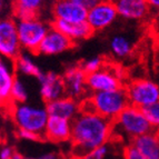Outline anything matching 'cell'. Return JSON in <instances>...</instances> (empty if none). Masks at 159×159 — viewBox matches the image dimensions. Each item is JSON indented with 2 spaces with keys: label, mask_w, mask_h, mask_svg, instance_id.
<instances>
[{
  "label": "cell",
  "mask_w": 159,
  "mask_h": 159,
  "mask_svg": "<svg viewBox=\"0 0 159 159\" xmlns=\"http://www.w3.org/2000/svg\"><path fill=\"white\" fill-rule=\"evenodd\" d=\"M52 27L66 34L69 39H71L74 43L81 41L90 38L95 31L93 30L87 21L84 22H68L64 20H57L53 19Z\"/></svg>",
  "instance_id": "ac0fdd59"
},
{
  "label": "cell",
  "mask_w": 159,
  "mask_h": 159,
  "mask_svg": "<svg viewBox=\"0 0 159 159\" xmlns=\"http://www.w3.org/2000/svg\"><path fill=\"white\" fill-rule=\"evenodd\" d=\"M117 9L118 16L127 20L138 21L146 18L149 12L147 0H111Z\"/></svg>",
  "instance_id": "9a60e30c"
},
{
  "label": "cell",
  "mask_w": 159,
  "mask_h": 159,
  "mask_svg": "<svg viewBox=\"0 0 159 159\" xmlns=\"http://www.w3.org/2000/svg\"><path fill=\"white\" fill-rule=\"evenodd\" d=\"M28 100V90L25 84L20 79L16 78L11 90V103L27 102Z\"/></svg>",
  "instance_id": "603a6c76"
},
{
  "label": "cell",
  "mask_w": 159,
  "mask_h": 159,
  "mask_svg": "<svg viewBox=\"0 0 159 159\" xmlns=\"http://www.w3.org/2000/svg\"><path fill=\"white\" fill-rule=\"evenodd\" d=\"M131 106L145 109L159 102V85L150 79H137L126 88Z\"/></svg>",
  "instance_id": "8992f818"
},
{
  "label": "cell",
  "mask_w": 159,
  "mask_h": 159,
  "mask_svg": "<svg viewBox=\"0 0 159 159\" xmlns=\"http://www.w3.org/2000/svg\"><path fill=\"white\" fill-rule=\"evenodd\" d=\"M147 2L151 9L159 11V0H147Z\"/></svg>",
  "instance_id": "1f68e13d"
},
{
  "label": "cell",
  "mask_w": 159,
  "mask_h": 159,
  "mask_svg": "<svg viewBox=\"0 0 159 159\" xmlns=\"http://www.w3.org/2000/svg\"><path fill=\"white\" fill-rule=\"evenodd\" d=\"M133 48L134 43H131V40L122 34L115 36L110 41V51L115 57L119 59L129 56L133 52Z\"/></svg>",
  "instance_id": "7402d4cb"
},
{
  "label": "cell",
  "mask_w": 159,
  "mask_h": 159,
  "mask_svg": "<svg viewBox=\"0 0 159 159\" xmlns=\"http://www.w3.org/2000/svg\"><path fill=\"white\" fill-rule=\"evenodd\" d=\"M112 152H114V149L111 147V143H109L88 152L82 157V159H109Z\"/></svg>",
  "instance_id": "cb8c5ba5"
},
{
  "label": "cell",
  "mask_w": 159,
  "mask_h": 159,
  "mask_svg": "<svg viewBox=\"0 0 159 159\" xmlns=\"http://www.w3.org/2000/svg\"><path fill=\"white\" fill-rule=\"evenodd\" d=\"M87 88L90 93L116 90L121 87V76L114 68L103 66L98 71L87 75Z\"/></svg>",
  "instance_id": "ba28073f"
},
{
  "label": "cell",
  "mask_w": 159,
  "mask_h": 159,
  "mask_svg": "<svg viewBox=\"0 0 159 159\" xmlns=\"http://www.w3.org/2000/svg\"><path fill=\"white\" fill-rule=\"evenodd\" d=\"M38 82L40 96L46 103L66 96L64 78L55 72H43L38 77Z\"/></svg>",
  "instance_id": "30bf717a"
},
{
  "label": "cell",
  "mask_w": 159,
  "mask_h": 159,
  "mask_svg": "<svg viewBox=\"0 0 159 159\" xmlns=\"http://www.w3.org/2000/svg\"><path fill=\"white\" fill-rule=\"evenodd\" d=\"M17 151L10 145H3L0 149V159H13V156Z\"/></svg>",
  "instance_id": "f1b7e54d"
},
{
  "label": "cell",
  "mask_w": 159,
  "mask_h": 159,
  "mask_svg": "<svg viewBox=\"0 0 159 159\" xmlns=\"http://www.w3.org/2000/svg\"><path fill=\"white\" fill-rule=\"evenodd\" d=\"M17 136H18V138H20L21 140H26V141H37L41 139L40 136L36 135V134L31 133V131H28V130H24V129L17 130Z\"/></svg>",
  "instance_id": "83f0119b"
},
{
  "label": "cell",
  "mask_w": 159,
  "mask_h": 159,
  "mask_svg": "<svg viewBox=\"0 0 159 159\" xmlns=\"http://www.w3.org/2000/svg\"><path fill=\"white\" fill-rule=\"evenodd\" d=\"M150 131H152V128L143 110L131 105H129L114 121V135L119 136L122 140L133 141Z\"/></svg>",
  "instance_id": "277c9868"
},
{
  "label": "cell",
  "mask_w": 159,
  "mask_h": 159,
  "mask_svg": "<svg viewBox=\"0 0 159 159\" xmlns=\"http://www.w3.org/2000/svg\"><path fill=\"white\" fill-rule=\"evenodd\" d=\"M118 17V12L111 0H101L98 5L88 10L87 22L93 31H101L111 26Z\"/></svg>",
  "instance_id": "9c48e42d"
},
{
  "label": "cell",
  "mask_w": 159,
  "mask_h": 159,
  "mask_svg": "<svg viewBox=\"0 0 159 159\" xmlns=\"http://www.w3.org/2000/svg\"><path fill=\"white\" fill-rule=\"evenodd\" d=\"M21 45L19 41L17 24L10 18H5L0 22V52L3 58L16 60L20 56Z\"/></svg>",
  "instance_id": "52a82bcc"
},
{
  "label": "cell",
  "mask_w": 159,
  "mask_h": 159,
  "mask_svg": "<svg viewBox=\"0 0 159 159\" xmlns=\"http://www.w3.org/2000/svg\"><path fill=\"white\" fill-rule=\"evenodd\" d=\"M72 121L60 118V117L49 116L46 126L43 138L51 143H66L71 140Z\"/></svg>",
  "instance_id": "5bb4252c"
},
{
  "label": "cell",
  "mask_w": 159,
  "mask_h": 159,
  "mask_svg": "<svg viewBox=\"0 0 159 159\" xmlns=\"http://www.w3.org/2000/svg\"><path fill=\"white\" fill-rule=\"evenodd\" d=\"M43 3V0H15L13 15L16 17V20L37 17Z\"/></svg>",
  "instance_id": "ffe728a7"
},
{
  "label": "cell",
  "mask_w": 159,
  "mask_h": 159,
  "mask_svg": "<svg viewBox=\"0 0 159 159\" xmlns=\"http://www.w3.org/2000/svg\"><path fill=\"white\" fill-rule=\"evenodd\" d=\"M19 41L21 48L29 52H39V48L49 31V27L38 17L17 19Z\"/></svg>",
  "instance_id": "5b68a950"
},
{
  "label": "cell",
  "mask_w": 159,
  "mask_h": 159,
  "mask_svg": "<svg viewBox=\"0 0 159 159\" xmlns=\"http://www.w3.org/2000/svg\"><path fill=\"white\" fill-rule=\"evenodd\" d=\"M8 108L11 119L18 129L28 130L43 138L46 126L49 119L46 106L21 102L11 103Z\"/></svg>",
  "instance_id": "3957f363"
},
{
  "label": "cell",
  "mask_w": 159,
  "mask_h": 159,
  "mask_svg": "<svg viewBox=\"0 0 159 159\" xmlns=\"http://www.w3.org/2000/svg\"><path fill=\"white\" fill-rule=\"evenodd\" d=\"M147 159H159V134L150 131L131 141Z\"/></svg>",
  "instance_id": "d6986e66"
},
{
  "label": "cell",
  "mask_w": 159,
  "mask_h": 159,
  "mask_svg": "<svg viewBox=\"0 0 159 159\" xmlns=\"http://www.w3.org/2000/svg\"><path fill=\"white\" fill-rule=\"evenodd\" d=\"M13 159H38V158H34V157H28V156H24V155L19 154L18 151H17L15 156H13Z\"/></svg>",
  "instance_id": "d6a6232c"
},
{
  "label": "cell",
  "mask_w": 159,
  "mask_h": 159,
  "mask_svg": "<svg viewBox=\"0 0 159 159\" xmlns=\"http://www.w3.org/2000/svg\"><path fill=\"white\" fill-rule=\"evenodd\" d=\"M143 110L146 115L152 130H158L159 133V102L151 105Z\"/></svg>",
  "instance_id": "d4e9b609"
},
{
  "label": "cell",
  "mask_w": 159,
  "mask_h": 159,
  "mask_svg": "<svg viewBox=\"0 0 159 159\" xmlns=\"http://www.w3.org/2000/svg\"><path fill=\"white\" fill-rule=\"evenodd\" d=\"M53 18L68 22L87 21L88 10L74 0H56L52 6Z\"/></svg>",
  "instance_id": "8fae6325"
},
{
  "label": "cell",
  "mask_w": 159,
  "mask_h": 159,
  "mask_svg": "<svg viewBox=\"0 0 159 159\" xmlns=\"http://www.w3.org/2000/svg\"><path fill=\"white\" fill-rule=\"evenodd\" d=\"M15 66H16L17 71L24 76L38 78L43 74L37 64L34 61V59L27 53H20V56L15 60Z\"/></svg>",
  "instance_id": "44dd1931"
},
{
  "label": "cell",
  "mask_w": 159,
  "mask_h": 159,
  "mask_svg": "<svg viewBox=\"0 0 159 159\" xmlns=\"http://www.w3.org/2000/svg\"><path fill=\"white\" fill-rule=\"evenodd\" d=\"M74 1L79 3L81 7H84V8L87 9V10H90L96 5H98L101 0H74Z\"/></svg>",
  "instance_id": "f546056e"
},
{
  "label": "cell",
  "mask_w": 159,
  "mask_h": 159,
  "mask_svg": "<svg viewBox=\"0 0 159 159\" xmlns=\"http://www.w3.org/2000/svg\"><path fill=\"white\" fill-rule=\"evenodd\" d=\"M114 136V121L97 112L81 110L72 120V155L84 157L109 143Z\"/></svg>",
  "instance_id": "6da1fadb"
},
{
  "label": "cell",
  "mask_w": 159,
  "mask_h": 159,
  "mask_svg": "<svg viewBox=\"0 0 159 159\" xmlns=\"http://www.w3.org/2000/svg\"><path fill=\"white\" fill-rule=\"evenodd\" d=\"M62 78L66 88V96L78 100L87 93V74L84 71L81 66L68 68Z\"/></svg>",
  "instance_id": "7c38bea8"
},
{
  "label": "cell",
  "mask_w": 159,
  "mask_h": 159,
  "mask_svg": "<svg viewBox=\"0 0 159 159\" xmlns=\"http://www.w3.org/2000/svg\"><path fill=\"white\" fill-rule=\"evenodd\" d=\"M74 43V41L71 39H69L66 34H64L62 32H60L51 26L47 36L43 39V43L40 46L39 53H43L46 56L60 55V53L71 49Z\"/></svg>",
  "instance_id": "4fadbf2b"
},
{
  "label": "cell",
  "mask_w": 159,
  "mask_h": 159,
  "mask_svg": "<svg viewBox=\"0 0 159 159\" xmlns=\"http://www.w3.org/2000/svg\"><path fill=\"white\" fill-rule=\"evenodd\" d=\"M15 60L1 58L0 61V98L3 106L11 105V90L16 80Z\"/></svg>",
  "instance_id": "2e32d148"
},
{
  "label": "cell",
  "mask_w": 159,
  "mask_h": 159,
  "mask_svg": "<svg viewBox=\"0 0 159 159\" xmlns=\"http://www.w3.org/2000/svg\"><path fill=\"white\" fill-rule=\"evenodd\" d=\"M69 159H82V157H78V156H74V155H72L71 157H70V158Z\"/></svg>",
  "instance_id": "e575fe53"
},
{
  "label": "cell",
  "mask_w": 159,
  "mask_h": 159,
  "mask_svg": "<svg viewBox=\"0 0 159 159\" xmlns=\"http://www.w3.org/2000/svg\"><path fill=\"white\" fill-rule=\"evenodd\" d=\"M49 116L60 117L68 120H74L81 111V105L76 99L65 96L62 98L46 103Z\"/></svg>",
  "instance_id": "e0dca14e"
},
{
  "label": "cell",
  "mask_w": 159,
  "mask_h": 159,
  "mask_svg": "<svg viewBox=\"0 0 159 159\" xmlns=\"http://www.w3.org/2000/svg\"><path fill=\"white\" fill-rule=\"evenodd\" d=\"M129 99L126 89L95 93L81 105V110L97 112L107 119L115 121L128 106Z\"/></svg>",
  "instance_id": "7a4b0ae2"
},
{
  "label": "cell",
  "mask_w": 159,
  "mask_h": 159,
  "mask_svg": "<svg viewBox=\"0 0 159 159\" xmlns=\"http://www.w3.org/2000/svg\"><path fill=\"white\" fill-rule=\"evenodd\" d=\"M80 66H81V68L84 69V71H85L86 74L89 75L95 71H98L99 69L102 68L105 65H103V60L101 57L95 56V57H91V58L86 59Z\"/></svg>",
  "instance_id": "484cf974"
},
{
  "label": "cell",
  "mask_w": 159,
  "mask_h": 159,
  "mask_svg": "<svg viewBox=\"0 0 159 159\" xmlns=\"http://www.w3.org/2000/svg\"><path fill=\"white\" fill-rule=\"evenodd\" d=\"M124 151V157L125 159H147L140 152V150H138L133 143H129L125 148L122 149Z\"/></svg>",
  "instance_id": "4316f807"
},
{
  "label": "cell",
  "mask_w": 159,
  "mask_h": 159,
  "mask_svg": "<svg viewBox=\"0 0 159 159\" xmlns=\"http://www.w3.org/2000/svg\"><path fill=\"white\" fill-rule=\"evenodd\" d=\"M109 159H125V157H124V151H122L121 154H116V152H112L111 156H110V158Z\"/></svg>",
  "instance_id": "836d02e7"
},
{
  "label": "cell",
  "mask_w": 159,
  "mask_h": 159,
  "mask_svg": "<svg viewBox=\"0 0 159 159\" xmlns=\"http://www.w3.org/2000/svg\"><path fill=\"white\" fill-rule=\"evenodd\" d=\"M38 159H61V157L58 152L49 151V152H45V154H43Z\"/></svg>",
  "instance_id": "4dcf8cb0"
}]
</instances>
